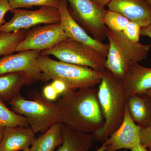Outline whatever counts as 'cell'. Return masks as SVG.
I'll use <instances>...</instances> for the list:
<instances>
[{
    "instance_id": "1",
    "label": "cell",
    "mask_w": 151,
    "mask_h": 151,
    "mask_svg": "<svg viewBox=\"0 0 151 151\" xmlns=\"http://www.w3.org/2000/svg\"><path fill=\"white\" fill-rule=\"evenodd\" d=\"M56 103L60 123L75 132L93 134L104 125L98 89L95 87L66 91Z\"/></svg>"
},
{
    "instance_id": "2",
    "label": "cell",
    "mask_w": 151,
    "mask_h": 151,
    "mask_svg": "<svg viewBox=\"0 0 151 151\" xmlns=\"http://www.w3.org/2000/svg\"><path fill=\"white\" fill-rule=\"evenodd\" d=\"M98 85V100L105 123L93 134L95 141L104 142L123 122L127 96L123 79L116 78L106 69Z\"/></svg>"
},
{
    "instance_id": "3",
    "label": "cell",
    "mask_w": 151,
    "mask_h": 151,
    "mask_svg": "<svg viewBox=\"0 0 151 151\" xmlns=\"http://www.w3.org/2000/svg\"><path fill=\"white\" fill-rule=\"evenodd\" d=\"M35 64L41 72V81L50 80L63 81L68 91L93 88L101 82L103 72L85 67L55 60L40 55Z\"/></svg>"
},
{
    "instance_id": "4",
    "label": "cell",
    "mask_w": 151,
    "mask_h": 151,
    "mask_svg": "<svg viewBox=\"0 0 151 151\" xmlns=\"http://www.w3.org/2000/svg\"><path fill=\"white\" fill-rule=\"evenodd\" d=\"M105 34L110 45L105 68L116 78L123 79L133 63L141 62L147 58L151 45L133 42L122 32H116L108 28Z\"/></svg>"
},
{
    "instance_id": "5",
    "label": "cell",
    "mask_w": 151,
    "mask_h": 151,
    "mask_svg": "<svg viewBox=\"0 0 151 151\" xmlns=\"http://www.w3.org/2000/svg\"><path fill=\"white\" fill-rule=\"evenodd\" d=\"M32 100H27L19 94L9 103L15 112L25 117L35 134L44 133L52 125L60 123L56 103L47 100L37 91L32 94Z\"/></svg>"
},
{
    "instance_id": "6",
    "label": "cell",
    "mask_w": 151,
    "mask_h": 151,
    "mask_svg": "<svg viewBox=\"0 0 151 151\" xmlns=\"http://www.w3.org/2000/svg\"><path fill=\"white\" fill-rule=\"evenodd\" d=\"M40 55H53L60 61L90 68L100 72L106 70V57L92 47L69 38L52 48L41 52Z\"/></svg>"
},
{
    "instance_id": "7",
    "label": "cell",
    "mask_w": 151,
    "mask_h": 151,
    "mask_svg": "<svg viewBox=\"0 0 151 151\" xmlns=\"http://www.w3.org/2000/svg\"><path fill=\"white\" fill-rule=\"evenodd\" d=\"M70 15L79 25L95 39L102 42L106 38L104 23L107 12L92 0H66Z\"/></svg>"
},
{
    "instance_id": "8",
    "label": "cell",
    "mask_w": 151,
    "mask_h": 151,
    "mask_svg": "<svg viewBox=\"0 0 151 151\" xmlns=\"http://www.w3.org/2000/svg\"><path fill=\"white\" fill-rule=\"evenodd\" d=\"M13 17L0 27V32H14L27 30L41 24H52L60 22L58 8L42 6L36 10L12 9Z\"/></svg>"
},
{
    "instance_id": "9",
    "label": "cell",
    "mask_w": 151,
    "mask_h": 151,
    "mask_svg": "<svg viewBox=\"0 0 151 151\" xmlns=\"http://www.w3.org/2000/svg\"><path fill=\"white\" fill-rule=\"evenodd\" d=\"M68 38L60 23L37 26L27 30L24 38L17 47L15 52L47 50Z\"/></svg>"
},
{
    "instance_id": "10",
    "label": "cell",
    "mask_w": 151,
    "mask_h": 151,
    "mask_svg": "<svg viewBox=\"0 0 151 151\" xmlns=\"http://www.w3.org/2000/svg\"><path fill=\"white\" fill-rule=\"evenodd\" d=\"M58 9L60 24L68 37L92 47L106 58L109 43H104L95 39L73 19L68 11V3L66 0H60Z\"/></svg>"
},
{
    "instance_id": "11",
    "label": "cell",
    "mask_w": 151,
    "mask_h": 151,
    "mask_svg": "<svg viewBox=\"0 0 151 151\" xmlns=\"http://www.w3.org/2000/svg\"><path fill=\"white\" fill-rule=\"evenodd\" d=\"M40 52L26 50L0 57V75L22 72L31 76L36 81H41V72L35 64Z\"/></svg>"
},
{
    "instance_id": "12",
    "label": "cell",
    "mask_w": 151,
    "mask_h": 151,
    "mask_svg": "<svg viewBox=\"0 0 151 151\" xmlns=\"http://www.w3.org/2000/svg\"><path fill=\"white\" fill-rule=\"evenodd\" d=\"M141 129L132 120L126 105L124 120L121 126L104 142L107 145L105 151L132 150L140 145Z\"/></svg>"
},
{
    "instance_id": "13",
    "label": "cell",
    "mask_w": 151,
    "mask_h": 151,
    "mask_svg": "<svg viewBox=\"0 0 151 151\" xmlns=\"http://www.w3.org/2000/svg\"><path fill=\"white\" fill-rule=\"evenodd\" d=\"M107 6L109 10L121 14L141 27L151 24V6L147 0H112Z\"/></svg>"
},
{
    "instance_id": "14",
    "label": "cell",
    "mask_w": 151,
    "mask_h": 151,
    "mask_svg": "<svg viewBox=\"0 0 151 151\" xmlns=\"http://www.w3.org/2000/svg\"><path fill=\"white\" fill-rule=\"evenodd\" d=\"M35 134L29 127H4L0 151H22L29 148L36 139Z\"/></svg>"
},
{
    "instance_id": "15",
    "label": "cell",
    "mask_w": 151,
    "mask_h": 151,
    "mask_svg": "<svg viewBox=\"0 0 151 151\" xmlns=\"http://www.w3.org/2000/svg\"><path fill=\"white\" fill-rule=\"evenodd\" d=\"M123 80L127 98L134 94L144 93L151 89V68L133 63Z\"/></svg>"
},
{
    "instance_id": "16",
    "label": "cell",
    "mask_w": 151,
    "mask_h": 151,
    "mask_svg": "<svg viewBox=\"0 0 151 151\" xmlns=\"http://www.w3.org/2000/svg\"><path fill=\"white\" fill-rule=\"evenodd\" d=\"M127 105L132 120L141 128L151 125V99L145 93L128 97Z\"/></svg>"
},
{
    "instance_id": "17",
    "label": "cell",
    "mask_w": 151,
    "mask_h": 151,
    "mask_svg": "<svg viewBox=\"0 0 151 151\" xmlns=\"http://www.w3.org/2000/svg\"><path fill=\"white\" fill-rule=\"evenodd\" d=\"M35 80L24 72H19L0 75V100L9 102L20 94L24 85H31Z\"/></svg>"
},
{
    "instance_id": "18",
    "label": "cell",
    "mask_w": 151,
    "mask_h": 151,
    "mask_svg": "<svg viewBox=\"0 0 151 151\" xmlns=\"http://www.w3.org/2000/svg\"><path fill=\"white\" fill-rule=\"evenodd\" d=\"M63 142L57 151H88L95 138L93 134L75 132L61 124Z\"/></svg>"
},
{
    "instance_id": "19",
    "label": "cell",
    "mask_w": 151,
    "mask_h": 151,
    "mask_svg": "<svg viewBox=\"0 0 151 151\" xmlns=\"http://www.w3.org/2000/svg\"><path fill=\"white\" fill-rule=\"evenodd\" d=\"M63 142L61 123H57L35 139L29 151H54Z\"/></svg>"
},
{
    "instance_id": "20",
    "label": "cell",
    "mask_w": 151,
    "mask_h": 151,
    "mask_svg": "<svg viewBox=\"0 0 151 151\" xmlns=\"http://www.w3.org/2000/svg\"><path fill=\"white\" fill-rule=\"evenodd\" d=\"M27 30L14 32H0V56L12 54L17 47L25 36Z\"/></svg>"
},
{
    "instance_id": "21",
    "label": "cell",
    "mask_w": 151,
    "mask_h": 151,
    "mask_svg": "<svg viewBox=\"0 0 151 151\" xmlns=\"http://www.w3.org/2000/svg\"><path fill=\"white\" fill-rule=\"evenodd\" d=\"M0 125L3 127L29 126L27 119L24 116L9 109L0 100Z\"/></svg>"
},
{
    "instance_id": "22",
    "label": "cell",
    "mask_w": 151,
    "mask_h": 151,
    "mask_svg": "<svg viewBox=\"0 0 151 151\" xmlns=\"http://www.w3.org/2000/svg\"><path fill=\"white\" fill-rule=\"evenodd\" d=\"M129 20L121 14L108 10L104 17V23L109 29L122 32L126 27Z\"/></svg>"
},
{
    "instance_id": "23",
    "label": "cell",
    "mask_w": 151,
    "mask_h": 151,
    "mask_svg": "<svg viewBox=\"0 0 151 151\" xmlns=\"http://www.w3.org/2000/svg\"><path fill=\"white\" fill-rule=\"evenodd\" d=\"M12 9L49 6L58 8L60 0H9Z\"/></svg>"
},
{
    "instance_id": "24",
    "label": "cell",
    "mask_w": 151,
    "mask_h": 151,
    "mask_svg": "<svg viewBox=\"0 0 151 151\" xmlns=\"http://www.w3.org/2000/svg\"><path fill=\"white\" fill-rule=\"evenodd\" d=\"M141 27L137 23L129 21L122 32L127 38L133 42H139Z\"/></svg>"
},
{
    "instance_id": "25",
    "label": "cell",
    "mask_w": 151,
    "mask_h": 151,
    "mask_svg": "<svg viewBox=\"0 0 151 151\" xmlns=\"http://www.w3.org/2000/svg\"><path fill=\"white\" fill-rule=\"evenodd\" d=\"M12 9L9 0H0V27L6 23L5 16Z\"/></svg>"
},
{
    "instance_id": "26",
    "label": "cell",
    "mask_w": 151,
    "mask_h": 151,
    "mask_svg": "<svg viewBox=\"0 0 151 151\" xmlns=\"http://www.w3.org/2000/svg\"><path fill=\"white\" fill-rule=\"evenodd\" d=\"M42 95L47 100L52 102L56 100L59 96L51 84H48L44 87Z\"/></svg>"
},
{
    "instance_id": "27",
    "label": "cell",
    "mask_w": 151,
    "mask_h": 151,
    "mask_svg": "<svg viewBox=\"0 0 151 151\" xmlns=\"http://www.w3.org/2000/svg\"><path fill=\"white\" fill-rule=\"evenodd\" d=\"M141 145L147 148L151 142V125L146 128H141L140 130Z\"/></svg>"
},
{
    "instance_id": "28",
    "label": "cell",
    "mask_w": 151,
    "mask_h": 151,
    "mask_svg": "<svg viewBox=\"0 0 151 151\" xmlns=\"http://www.w3.org/2000/svg\"><path fill=\"white\" fill-rule=\"evenodd\" d=\"M54 87L55 89L58 94V95H61V94L68 91L66 84L63 81L59 80H53L52 83L51 84Z\"/></svg>"
},
{
    "instance_id": "29",
    "label": "cell",
    "mask_w": 151,
    "mask_h": 151,
    "mask_svg": "<svg viewBox=\"0 0 151 151\" xmlns=\"http://www.w3.org/2000/svg\"><path fill=\"white\" fill-rule=\"evenodd\" d=\"M141 35L148 37L151 39V24L145 27H141Z\"/></svg>"
},
{
    "instance_id": "30",
    "label": "cell",
    "mask_w": 151,
    "mask_h": 151,
    "mask_svg": "<svg viewBox=\"0 0 151 151\" xmlns=\"http://www.w3.org/2000/svg\"><path fill=\"white\" fill-rule=\"evenodd\" d=\"M97 5L101 8H105V6H108L112 0H92Z\"/></svg>"
},
{
    "instance_id": "31",
    "label": "cell",
    "mask_w": 151,
    "mask_h": 151,
    "mask_svg": "<svg viewBox=\"0 0 151 151\" xmlns=\"http://www.w3.org/2000/svg\"><path fill=\"white\" fill-rule=\"evenodd\" d=\"M131 150V151H149L147 148L142 145L141 144L138 145Z\"/></svg>"
},
{
    "instance_id": "32",
    "label": "cell",
    "mask_w": 151,
    "mask_h": 151,
    "mask_svg": "<svg viewBox=\"0 0 151 151\" xmlns=\"http://www.w3.org/2000/svg\"><path fill=\"white\" fill-rule=\"evenodd\" d=\"M106 148H107V145H106L105 142H103V145L101 146V147L95 151H105Z\"/></svg>"
},
{
    "instance_id": "33",
    "label": "cell",
    "mask_w": 151,
    "mask_h": 151,
    "mask_svg": "<svg viewBox=\"0 0 151 151\" xmlns=\"http://www.w3.org/2000/svg\"><path fill=\"white\" fill-rule=\"evenodd\" d=\"M4 127L0 125V142L2 139L3 135H4Z\"/></svg>"
},
{
    "instance_id": "34",
    "label": "cell",
    "mask_w": 151,
    "mask_h": 151,
    "mask_svg": "<svg viewBox=\"0 0 151 151\" xmlns=\"http://www.w3.org/2000/svg\"><path fill=\"white\" fill-rule=\"evenodd\" d=\"M144 93H145L147 94L148 96L150 97L151 99V89H149L147 91H146L145 92H144Z\"/></svg>"
},
{
    "instance_id": "35",
    "label": "cell",
    "mask_w": 151,
    "mask_h": 151,
    "mask_svg": "<svg viewBox=\"0 0 151 151\" xmlns=\"http://www.w3.org/2000/svg\"><path fill=\"white\" fill-rule=\"evenodd\" d=\"M147 148L148 149L149 151H151V142L150 143H149L148 145L147 146Z\"/></svg>"
},
{
    "instance_id": "36",
    "label": "cell",
    "mask_w": 151,
    "mask_h": 151,
    "mask_svg": "<svg viewBox=\"0 0 151 151\" xmlns=\"http://www.w3.org/2000/svg\"><path fill=\"white\" fill-rule=\"evenodd\" d=\"M147 1L150 4V5L151 6V0H147Z\"/></svg>"
},
{
    "instance_id": "37",
    "label": "cell",
    "mask_w": 151,
    "mask_h": 151,
    "mask_svg": "<svg viewBox=\"0 0 151 151\" xmlns=\"http://www.w3.org/2000/svg\"><path fill=\"white\" fill-rule=\"evenodd\" d=\"M22 151H29V148L26 149V150H24Z\"/></svg>"
}]
</instances>
